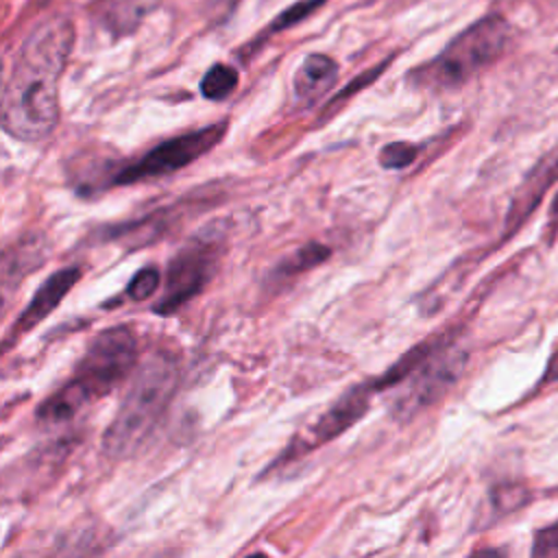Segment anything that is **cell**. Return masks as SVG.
<instances>
[{"instance_id":"ba28073f","label":"cell","mask_w":558,"mask_h":558,"mask_svg":"<svg viewBox=\"0 0 558 558\" xmlns=\"http://www.w3.org/2000/svg\"><path fill=\"white\" fill-rule=\"evenodd\" d=\"M371 390H375V388H373V386H366V384H360V386L351 388L349 392H344V395H342L325 414H320L318 421L312 425V429L307 432L305 449L320 447L323 442L338 438L344 429H349L353 423H357L360 416L368 410Z\"/></svg>"},{"instance_id":"ac0fdd59","label":"cell","mask_w":558,"mask_h":558,"mask_svg":"<svg viewBox=\"0 0 558 558\" xmlns=\"http://www.w3.org/2000/svg\"><path fill=\"white\" fill-rule=\"evenodd\" d=\"M325 0H301V2H294L290 4L279 17H275L268 26V33H277V31H283L288 26H294L296 22L305 20L307 15H312Z\"/></svg>"},{"instance_id":"30bf717a","label":"cell","mask_w":558,"mask_h":558,"mask_svg":"<svg viewBox=\"0 0 558 558\" xmlns=\"http://www.w3.org/2000/svg\"><path fill=\"white\" fill-rule=\"evenodd\" d=\"M81 279V270L76 266L72 268H61L57 270L54 275H50L41 286L39 290L35 292V296L28 301V305L24 307V312L17 316L11 333H9V340L26 333L28 329H33L35 325H39L61 301L63 296L72 290V286Z\"/></svg>"},{"instance_id":"8fae6325","label":"cell","mask_w":558,"mask_h":558,"mask_svg":"<svg viewBox=\"0 0 558 558\" xmlns=\"http://www.w3.org/2000/svg\"><path fill=\"white\" fill-rule=\"evenodd\" d=\"M338 78V63L320 52L307 54L294 74V96L303 105L316 102L325 96Z\"/></svg>"},{"instance_id":"603a6c76","label":"cell","mask_w":558,"mask_h":558,"mask_svg":"<svg viewBox=\"0 0 558 558\" xmlns=\"http://www.w3.org/2000/svg\"><path fill=\"white\" fill-rule=\"evenodd\" d=\"M246 558H268L266 554H251V556H246Z\"/></svg>"},{"instance_id":"5b68a950","label":"cell","mask_w":558,"mask_h":558,"mask_svg":"<svg viewBox=\"0 0 558 558\" xmlns=\"http://www.w3.org/2000/svg\"><path fill=\"white\" fill-rule=\"evenodd\" d=\"M137 362V342L129 327H109L94 336L76 366L72 381L89 401L109 395L122 384Z\"/></svg>"},{"instance_id":"8992f818","label":"cell","mask_w":558,"mask_h":558,"mask_svg":"<svg viewBox=\"0 0 558 558\" xmlns=\"http://www.w3.org/2000/svg\"><path fill=\"white\" fill-rule=\"evenodd\" d=\"M227 133V122H216L177 137H170L148 153H144L137 161L126 163L113 174V185H133L146 179H159L172 174L187 163L196 161L205 153H209Z\"/></svg>"},{"instance_id":"7a4b0ae2","label":"cell","mask_w":558,"mask_h":558,"mask_svg":"<svg viewBox=\"0 0 558 558\" xmlns=\"http://www.w3.org/2000/svg\"><path fill=\"white\" fill-rule=\"evenodd\" d=\"M177 386L179 366L174 357L166 353L148 355L137 366L122 405L102 434V449L111 458H124L137 451L168 410Z\"/></svg>"},{"instance_id":"9c48e42d","label":"cell","mask_w":558,"mask_h":558,"mask_svg":"<svg viewBox=\"0 0 558 558\" xmlns=\"http://www.w3.org/2000/svg\"><path fill=\"white\" fill-rule=\"evenodd\" d=\"M556 181H558V148L547 153L519 185V190L512 198V205L508 209V216H506V233L508 235L512 231H517L527 220V216L541 205L543 196Z\"/></svg>"},{"instance_id":"2e32d148","label":"cell","mask_w":558,"mask_h":558,"mask_svg":"<svg viewBox=\"0 0 558 558\" xmlns=\"http://www.w3.org/2000/svg\"><path fill=\"white\" fill-rule=\"evenodd\" d=\"M50 558H98V541L89 530L72 534L57 547L54 556Z\"/></svg>"},{"instance_id":"e0dca14e","label":"cell","mask_w":558,"mask_h":558,"mask_svg":"<svg viewBox=\"0 0 558 558\" xmlns=\"http://www.w3.org/2000/svg\"><path fill=\"white\" fill-rule=\"evenodd\" d=\"M418 155V146L410 142H390L379 150V163L386 170H399L410 166Z\"/></svg>"},{"instance_id":"52a82bcc","label":"cell","mask_w":558,"mask_h":558,"mask_svg":"<svg viewBox=\"0 0 558 558\" xmlns=\"http://www.w3.org/2000/svg\"><path fill=\"white\" fill-rule=\"evenodd\" d=\"M466 353L456 344L436 340L434 349L405 379V390L395 401L397 416H414L432 403H436L462 375Z\"/></svg>"},{"instance_id":"7c38bea8","label":"cell","mask_w":558,"mask_h":558,"mask_svg":"<svg viewBox=\"0 0 558 558\" xmlns=\"http://www.w3.org/2000/svg\"><path fill=\"white\" fill-rule=\"evenodd\" d=\"M96 13L107 31L113 35L131 33L157 0H94Z\"/></svg>"},{"instance_id":"7402d4cb","label":"cell","mask_w":558,"mask_h":558,"mask_svg":"<svg viewBox=\"0 0 558 558\" xmlns=\"http://www.w3.org/2000/svg\"><path fill=\"white\" fill-rule=\"evenodd\" d=\"M541 4H549V7H556L558 9V0H538Z\"/></svg>"},{"instance_id":"44dd1931","label":"cell","mask_w":558,"mask_h":558,"mask_svg":"<svg viewBox=\"0 0 558 558\" xmlns=\"http://www.w3.org/2000/svg\"><path fill=\"white\" fill-rule=\"evenodd\" d=\"M329 257V248L323 244H307L303 248L296 251V255L286 264V272H294V270H303V268H312L316 264H320L323 259Z\"/></svg>"},{"instance_id":"ffe728a7","label":"cell","mask_w":558,"mask_h":558,"mask_svg":"<svg viewBox=\"0 0 558 558\" xmlns=\"http://www.w3.org/2000/svg\"><path fill=\"white\" fill-rule=\"evenodd\" d=\"M157 288H159V272H157V268L148 266V268H142V270L129 281L126 292H129V296H131L133 301H144V299L153 296V294L157 292Z\"/></svg>"},{"instance_id":"4fadbf2b","label":"cell","mask_w":558,"mask_h":558,"mask_svg":"<svg viewBox=\"0 0 558 558\" xmlns=\"http://www.w3.org/2000/svg\"><path fill=\"white\" fill-rule=\"evenodd\" d=\"M87 403V395L70 379L63 388H59L54 395H50L37 410V421L44 425H57L63 421H70L78 410H83Z\"/></svg>"},{"instance_id":"d6986e66","label":"cell","mask_w":558,"mask_h":558,"mask_svg":"<svg viewBox=\"0 0 558 558\" xmlns=\"http://www.w3.org/2000/svg\"><path fill=\"white\" fill-rule=\"evenodd\" d=\"M530 558H558V521L534 532Z\"/></svg>"},{"instance_id":"3957f363","label":"cell","mask_w":558,"mask_h":558,"mask_svg":"<svg viewBox=\"0 0 558 558\" xmlns=\"http://www.w3.org/2000/svg\"><path fill=\"white\" fill-rule=\"evenodd\" d=\"M510 39L512 26L504 15H484L458 33L434 59L414 68L410 81L432 92L456 89L495 63L506 52Z\"/></svg>"},{"instance_id":"5bb4252c","label":"cell","mask_w":558,"mask_h":558,"mask_svg":"<svg viewBox=\"0 0 558 558\" xmlns=\"http://www.w3.org/2000/svg\"><path fill=\"white\" fill-rule=\"evenodd\" d=\"M240 83V74L233 65H227V63H216L211 65L205 74H203V81H201V94L207 98V100H227L235 87Z\"/></svg>"},{"instance_id":"6da1fadb","label":"cell","mask_w":558,"mask_h":558,"mask_svg":"<svg viewBox=\"0 0 558 558\" xmlns=\"http://www.w3.org/2000/svg\"><path fill=\"white\" fill-rule=\"evenodd\" d=\"M74 41L72 20L50 15L24 39L2 89V126L22 142H39L59 120V78Z\"/></svg>"},{"instance_id":"277c9868","label":"cell","mask_w":558,"mask_h":558,"mask_svg":"<svg viewBox=\"0 0 558 558\" xmlns=\"http://www.w3.org/2000/svg\"><path fill=\"white\" fill-rule=\"evenodd\" d=\"M225 244L222 222L216 220L203 227L170 262L166 275V288L155 305V312L168 316L183 307L192 296H196L205 283L211 279L220 251Z\"/></svg>"},{"instance_id":"9a60e30c","label":"cell","mask_w":558,"mask_h":558,"mask_svg":"<svg viewBox=\"0 0 558 558\" xmlns=\"http://www.w3.org/2000/svg\"><path fill=\"white\" fill-rule=\"evenodd\" d=\"M530 497H532L530 488H525L523 484H517V482H508V484H499L490 490V506L497 517H506V514L523 508L530 501Z\"/></svg>"}]
</instances>
